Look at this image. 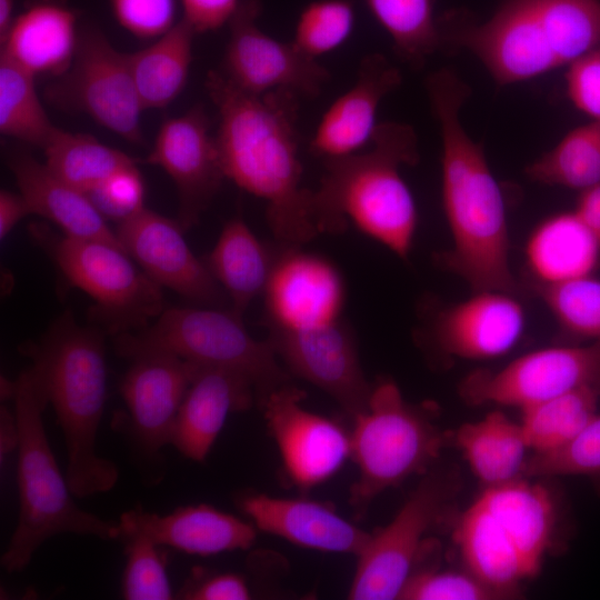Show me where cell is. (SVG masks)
I'll list each match as a JSON object with an SVG mask.
<instances>
[{
  "label": "cell",
  "mask_w": 600,
  "mask_h": 600,
  "mask_svg": "<svg viewBox=\"0 0 600 600\" xmlns=\"http://www.w3.org/2000/svg\"><path fill=\"white\" fill-rule=\"evenodd\" d=\"M554 524L550 492L518 478L489 486L462 514L454 540L468 571L504 599L538 574Z\"/></svg>",
  "instance_id": "7"
},
{
  "label": "cell",
  "mask_w": 600,
  "mask_h": 600,
  "mask_svg": "<svg viewBox=\"0 0 600 600\" xmlns=\"http://www.w3.org/2000/svg\"><path fill=\"white\" fill-rule=\"evenodd\" d=\"M456 441L474 474L488 487L518 479L523 472L529 448L521 426L500 411L461 426Z\"/></svg>",
  "instance_id": "31"
},
{
  "label": "cell",
  "mask_w": 600,
  "mask_h": 600,
  "mask_svg": "<svg viewBox=\"0 0 600 600\" xmlns=\"http://www.w3.org/2000/svg\"><path fill=\"white\" fill-rule=\"evenodd\" d=\"M599 402L600 389L583 387L522 409L528 448L542 452L564 444L598 413Z\"/></svg>",
  "instance_id": "33"
},
{
  "label": "cell",
  "mask_w": 600,
  "mask_h": 600,
  "mask_svg": "<svg viewBox=\"0 0 600 600\" xmlns=\"http://www.w3.org/2000/svg\"><path fill=\"white\" fill-rule=\"evenodd\" d=\"M419 159L414 130L379 123L363 152L323 159L324 173L311 190V214L319 233H341L351 221L360 231L407 259L418 210L400 168Z\"/></svg>",
  "instance_id": "4"
},
{
  "label": "cell",
  "mask_w": 600,
  "mask_h": 600,
  "mask_svg": "<svg viewBox=\"0 0 600 600\" xmlns=\"http://www.w3.org/2000/svg\"><path fill=\"white\" fill-rule=\"evenodd\" d=\"M401 83V73L380 53L361 60L354 84L323 113L310 141L313 156L339 158L370 146L383 98Z\"/></svg>",
  "instance_id": "21"
},
{
  "label": "cell",
  "mask_w": 600,
  "mask_h": 600,
  "mask_svg": "<svg viewBox=\"0 0 600 600\" xmlns=\"http://www.w3.org/2000/svg\"><path fill=\"white\" fill-rule=\"evenodd\" d=\"M31 213V209L19 192L9 190L0 192V238L4 239L12 228L26 216Z\"/></svg>",
  "instance_id": "47"
},
{
  "label": "cell",
  "mask_w": 600,
  "mask_h": 600,
  "mask_svg": "<svg viewBox=\"0 0 600 600\" xmlns=\"http://www.w3.org/2000/svg\"><path fill=\"white\" fill-rule=\"evenodd\" d=\"M7 163L31 213L51 220L67 236L121 247L116 231L110 229L88 196L61 181L44 163L26 152L11 153Z\"/></svg>",
  "instance_id": "27"
},
{
  "label": "cell",
  "mask_w": 600,
  "mask_h": 600,
  "mask_svg": "<svg viewBox=\"0 0 600 600\" xmlns=\"http://www.w3.org/2000/svg\"><path fill=\"white\" fill-rule=\"evenodd\" d=\"M118 23L139 38H158L176 22V0H110Z\"/></svg>",
  "instance_id": "43"
},
{
  "label": "cell",
  "mask_w": 600,
  "mask_h": 600,
  "mask_svg": "<svg viewBox=\"0 0 600 600\" xmlns=\"http://www.w3.org/2000/svg\"><path fill=\"white\" fill-rule=\"evenodd\" d=\"M44 151L47 168L61 181L88 193L117 171L136 164L127 153L94 137L56 128Z\"/></svg>",
  "instance_id": "32"
},
{
  "label": "cell",
  "mask_w": 600,
  "mask_h": 600,
  "mask_svg": "<svg viewBox=\"0 0 600 600\" xmlns=\"http://www.w3.org/2000/svg\"><path fill=\"white\" fill-rule=\"evenodd\" d=\"M183 600H248L251 598L249 586L237 573H193L176 596Z\"/></svg>",
  "instance_id": "45"
},
{
  "label": "cell",
  "mask_w": 600,
  "mask_h": 600,
  "mask_svg": "<svg viewBox=\"0 0 600 600\" xmlns=\"http://www.w3.org/2000/svg\"><path fill=\"white\" fill-rule=\"evenodd\" d=\"M530 179L582 191L600 182V121L568 132L528 168Z\"/></svg>",
  "instance_id": "34"
},
{
  "label": "cell",
  "mask_w": 600,
  "mask_h": 600,
  "mask_svg": "<svg viewBox=\"0 0 600 600\" xmlns=\"http://www.w3.org/2000/svg\"><path fill=\"white\" fill-rule=\"evenodd\" d=\"M526 477H600V413L573 438L548 451L534 452L526 460Z\"/></svg>",
  "instance_id": "40"
},
{
  "label": "cell",
  "mask_w": 600,
  "mask_h": 600,
  "mask_svg": "<svg viewBox=\"0 0 600 600\" xmlns=\"http://www.w3.org/2000/svg\"><path fill=\"white\" fill-rule=\"evenodd\" d=\"M14 0H0V43H2L8 36L16 16Z\"/></svg>",
  "instance_id": "50"
},
{
  "label": "cell",
  "mask_w": 600,
  "mask_h": 600,
  "mask_svg": "<svg viewBox=\"0 0 600 600\" xmlns=\"http://www.w3.org/2000/svg\"><path fill=\"white\" fill-rule=\"evenodd\" d=\"M261 10L259 0H241L228 23L222 74L252 94L283 89L299 97L318 96L330 79L329 71L292 41L283 42L262 31L258 26Z\"/></svg>",
  "instance_id": "15"
},
{
  "label": "cell",
  "mask_w": 600,
  "mask_h": 600,
  "mask_svg": "<svg viewBox=\"0 0 600 600\" xmlns=\"http://www.w3.org/2000/svg\"><path fill=\"white\" fill-rule=\"evenodd\" d=\"M178 220L148 208L118 223L116 234L124 251L161 288L204 307L224 308L228 297L189 248Z\"/></svg>",
  "instance_id": "17"
},
{
  "label": "cell",
  "mask_w": 600,
  "mask_h": 600,
  "mask_svg": "<svg viewBox=\"0 0 600 600\" xmlns=\"http://www.w3.org/2000/svg\"><path fill=\"white\" fill-rule=\"evenodd\" d=\"M426 88L440 128L442 203L452 238V248L440 262L459 274L472 292L514 294L502 192L482 147L460 120L469 86L453 70L443 68L427 78Z\"/></svg>",
  "instance_id": "2"
},
{
  "label": "cell",
  "mask_w": 600,
  "mask_h": 600,
  "mask_svg": "<svg viewBox=\"0 0 600 600\" xmlns=\"http://www.w3.org/2000/svg\"><path fill=\"white\" fill-rule=\"evenodd\" d=\"M219 126L216 142L223 174L267 202V222L286 247H301L319 231L311 214V190L301 186L298 98L290 90L252 94L222 73L204 82Z\"/></svg>",
  "instance_id": "1"
},
{
  "label": "cell",
  "mask_w": 600,
  "mask_h": 600,
  "mask_svg": "<svg viewBox=\"0 0 600 600\" xmlns=\"http://www.w3.org/2000/svg\"><path fill=\"white\" fill-rule=\"evenodd\" d=\"M238 504L259 530L312 550L358 557L371 537L318 501L253 493Z\"/></svg>",
  "instance_id": "24"
},
{
  "label": "cell",
  "mask_w": 600,
  "mask_h": 600,
  "mask_svg": "<svg viewBox=\"0 0 600 600\" xmlns=\"http://www.w3.org/2000/svg\"><path fill=\"white\" fill-rule=\"evenodd\" d=\"M398 599L402 600H491L501 599L472 573L422 570L412 572Z\"/></svg>",
  "instance_id": "41"
},
{
  "label": "cell",
  "mask_w": 600,
  "mask_h": 600,
  "mask_svg": "<svg viewBox=\"0 0 600 600\" xmlns=\"http://www.w3.org/2000/svg\"><path fill=\"white\" fill-rule=\"evenodd\" d=\"M126 566L121 594L127 600H170L176 598L167 573V552L146 537H121Z\"/></svg>",
  "instance_id": "39"
},
{
  "label": "cell",
  "mask_w": 600,
  "mask_h": 600,
  "mask_svg": "<svg viewBox=\"0 0 600 600\" xmlns=\"http://www.w3.org/2000/svg\"><path fill=\"white\" fill-rule=\"evenodd\" d=\"M129 359L132 363L120 386L127 412H119L112 426L128 437L139 460L159 466L197 363L167 351L140 352Z\"/></svg>",
  "instance_id": "13"
},
{
  "label": "cell",
  "mask_w": 600,
  "mask_h": 600,
  "mask_svg": "<svg viewBox=\"0 0 600 600\" xmlns=\"http://www.w3.org/2000/svg\"><path fill=\"white\" fill-rule=\"evenodd\" d=\"M182 19L196 33L220 29L229 23L241 0H180Z\"/></svg>",
  "instance_id": "46"
},
{
  "label": "cell",
  "mask_w": 600,
  "mask_h": 600,
  "mask_svg": "<svg viewBox=\"0 0 600 600\" xmlns=\"http://www.w3.org/2000/svg\"><path fill=\"white\" fill-rule=\"evenodd\" d=\"M19 430L14 411H10L7 407H1L0 413V460L3 459L14 449L18 448Z\"/></svg>",
  "instance_id": "49"
},
{
  "label": "cell",
  "mask_w": 600,
  "mask_h": 600,
  "mask_svg": "<svg viewBox=\"0 0 600 600\" xmlns=\"http://www.w3.org/2000/svg\"><path fill=\"white\" fill-rule=\"evenodd\" d=\"M456 489V478L450 471L433 470L426 474L391 522L371 533L357 557L349 599H398L413 572L426 533L441 518Z\"/></svg>",
  "instance_id": "12"
},
{
  "label": "cell",
  "mask_w": 600,
  "mask_h": 600,
  "mask_svg": "<svg viewBox=\"0 0 600 600\" xmlns=\"http://www.w3.org/2000/svg\"><path fill=\"white\" fill-rule=\"evenodd\" d=\"M86 194L106 219L118 223L144 208V183L137 164L117 171Z\"/></svg>",
  "instance_id": "42"
},
{
  "label": "cell",
  "mask_w": 600,
  "mask_h": 600,
  "mask_svg": "<svg viewBox=\"0 0 600 600\" xmlns=\"http://www.w3.org/2000/svg\"><path fill=\"white\" fill-rule=\"evenodd\" d=\"M31 229L63 276L96 301L93 312L109 333L140 330L166 309L162 288L120 246Z\"/></svg>",
  "instance_id": "10"
},
{
  "label": "cell",
  "mask_w": 600,
  "mask_h": 600,
  "mask_svg": "<svg viewBox=\"0 0 600 600\" xmlns=\"http://www.w3.org/2000/svg\"><path fill=\"white\" fill-rule=\"evenodd\" d=\"M171 178L179 196L178 222L196 226L226 179L216 137L202 107L166 119L146 160Z\"/></svg>",
  "instance_id": "19"
},
{
  "label": "cell",
  "mask_w": 600,
  "mask_h": 600,
  "mask_svg": "<svg viewBox=\"0 0 600 600\" xmlns=\"http://www.w3.org/2000/svg\"><path fill=\"white\" fill-rule=\"evenodd\" d=\"M34 78L0 52V132L43 149L57 127L43 108Z\"/></svg>",
  "instance_id": "35"
},
{
  "label": "cell",
  "mask_w": 600,
  "mask_h": 600,
  "mask_svg": "<svg viewBox=\"0 0 600 600\" xmlns=\"http://www.w3.org/2000/svg\"><path fill=\"white\" fill-rule=\"evenodd\" d=\"M566 88L568 98L579 111L600 121V50L568 66Z\"/></svg>",
  "instance_id": "44"
},
{
  "label": "cell",
  "mask_w": 600,
  "mask_h": 600,
  "mask_svg": "<svg viewBox=\"0 0 600 600\" xmlns=\"http://www.w3.org/2000/svg\"><path fill=\"white\" fill-rule=\"evenodd\" d=\"M354 22L350 0H316L301 11L292 42L301 52L318 60L348 40Z\"/></svg>",
  "instance_id": "38"
},
{
  "label": "cell",
  "mask_w": 600,
  "mask_h": 600,
  "mask_svg": "<svg viewBox=\"0 0 600 600\" xmlns=\"http://www.w3.org/2000/svg\"><path fill=\"white\" fill-rule=\"evenodd\" d=\"M574 212L600 246V182L580 191Z\"/></svg>",
  "instance_id": "48"
},
{
  "label": "cell",
  "mask_w": 600,
  "mask_h": 600,
  "mask_svg": "<svg viewBox=\"0 0 600 600\" xmlns=\"http://www.w3.org/2000/svg\"><path fill=\"white\" fill-rule=\"evenodd\" d=\"M600 389V343L551 347L529 352L498 371H477L461 383L464 400L521 410L562 393Z\"/></svg>",
  "instance_id": "14"
},
{
  "label": "cell",
  "mask_w": 600,
  "mask_h": 600,
  "mask_svg": "<svg viewBox=\"0 0 600 600\" xmlns=\"http://www.w3.org/2000/svg\"><path fill=\"white\" fill-rule=\"evenodd\" d=\"M57 108L88 114L127 141H142L144 110L132 78L129 53L118 51L96 28L80 31L69 68L44 90Z\"/></svg>",
  "instance_id": "11"
},
{
  "label": "cell",
  "mask_w": 600,
  "mask_h": 600,
  "mask_svg": "<svg viewBox=\"0 0 600 600\" xmlns=\"http://www.w3.org/2000/svg\"><path fill=\"white\" fill-rule=\"evenodd\" d=\"M353 420L351 454L359 478L351 487L349 502L361 519L378 494L426 472L438 458L442 439L391 380L372 387L367 409Z\"/></svg>",
  "instance_id": "9"
},
{
  "label": "cell",
  "mask_w": 600,
  "mask_h": 600,
  "mask_svg": "<svg viewBox=\"0 0 600 600\" xmlns=\"http://www.w3.org/2000/svg\"><path fill=\"white\" fill-rule=\"evenodd\" d=\"M367 6L392 39L397 53L412 67H420L442 40L434 17L433 0H366Z\"/></svg>",
  "instance_id": "36"
},
{
  "label": "cell",
  "mask_w": 600,
  "mask_h": 600,
  "mask_svg": "<svg viewBox=\"0 0 600 600\" xmlns=\"http://www.w3.org/2000/svg\"><path fill=\"white\" fill-rule=\"evenodd\" d=\"M119 538L139 534L159 546L198 556L247 550L257 537L256 528L233 514L200 503L158 514L141 507L120 516Z\"/></svg>",
  "instance_id": "22"
},
{
  "label": "cell",
  "mask_w": 600,
  "mask_h": 600,
  "mask_svg": "<svg viewBox=\"0 0 600 600\" xmlns=\"http://www.w3.org/2000/svg\"><path fill=\"white\" fill-rule=\"evenodd\" d=\"M304 397L288 383L271 392L262 408L289 477L299 488L310 489L341 468L351 442L337 422L304 409Z\"/></svg>",
  "instance_id": "18"
},
{
  "label": "cell",
  "mask_w": 600,
  "mask_h": 600,
  "mask_svg": "<svg viewBox=\"0 0 600 600\" xmlns=\"http://www.w3.org/2000/svg\"><path fill=\"white\" fill-rule=\"evenodd\" d=\"M116 349L126 358L146 351H167L190 362L234 372L247 379L262 407L274 390L290 383L268 340L254 339L242 316L231 308L164 309L147 327L117 336Z\"/></svg>",
  "instance_id": "8"
},
{
  "label": "cell",
  "mask_w": 600,
  "mask_h": 600,
  "mask_svg": "<svg viewBox=\"0 0 600 600\" xmlns=\"http://www.w3.org/2000/svg\"><path fill=\"white\" fill-rule=\"evenodd\" d=\"M526 258L538 284H554L594 273L600 246L573 210L542 221L528 239Z\"/></svg>",
  "instance_id": "28"
},
{
  "label": "cell",
  "mask_w": 600,
  "mask_h": 600,
  "mask_svg": "<svg viewBox=\"0 0 600 600\" xmlns=\"http://www.w3.org/2000/svg\"><path fill=\"white\" fill-rule=\"evenodd\" d=\"M281 247L262 293L267 328L302 330L339 320L344 302L339 271L300 247Z\"/></svg>",
  "instance_id": "20"
},
{
  "label": "cell",
  "mask_w": 600,
  "mask_h": 600,
  "mask_svg": "<svg viewBox=\"0 0 600 600\" xmlns=\"http://www.w3.org/2000/svg\"><path fill=\"white\" fill-rule=\"evenodd\" d=\"M276 254L236 216L222 228L204 263L226 292L231 309L243 316L251 301L263 293Z\"/></svg>",
  "instance_id": "29"
},
{
  "label": "cell",
  "mask_w": 600,
  "mask_h": 600,
  "mask_svg": "<svg viewBox=\"0 0 600 600\" xmlns=\"http://www.w3.org/2000/svg\"><path fill=\"white\" fill-rule=\"evenodd\" d=\"M438 23L442 47L470 51L501 86L600 50V0H503L486 21L453 10Z\"/></svg>",
  "instance_id": "3"
},
{
  "label": "cell",
  "mask_w": 600,
  "mask_h": 600,
  "mask_svg": "<svg viewBox=\"0 0 600 600\" xmlns=\"http://www.w3.org/2000/svg\"><path fill=\"white\" fill-rule=\"evenodd\" d=\"M257 401L251 383L226 369L197 364L180 406L171 446L183 457L204 462L229 413Z\"/></svg>",
  "instance_id": "25"
},
{
  "label": "cell",
  "mask_w": 600,
  "mask_h": 600,
  "mask_svg": "<svg viewBox=\"0 0 600 600\" xmlns=\"http://www.w3.org/2000/svg\"><path fill=\"white\" fill-rule=\"evenodd\" d=\"M268 329L267 340L291 373L323 390L352 418L367 409L372 387L352 330L343 321L302 330Z\"/></svg>",
  "instance_id": "16"
},
{
  "label": "cell",
  "mask_w": 600,
  "mask_h": 600,
  "mask_svg": "<svg viewBox=\"0 0 600 600\" xmlns=\"http://www.w3.org/2000/svg\"><path fill=\"white\" fill-rule=\"evenodd\" d=\"M79 36L78 14L62 0H28L0 52L34 76H60L72 62Z\"/></svg>",
  "instance_id": "26"
},
{
  "label": "cell",
  "mask_w": 600,
  "mask_h": 600,
  "mask_svg": "<svg viewBox=\"0 0 600 600\" xmlns=\"http://www.w3.org/2000/svg\"><path fill=\"white\" fill-rule=\"evenodd\" d=\"M524 323V310L513 293L483 290L442 310L433 331L447 353L490 359L504 354L518 342Z\"/></svg>",
  "instance_id": "23"
},
{
  "label": "cell",
  "mask_w": 600,
  "mask_h": 600,
  "mask_svg": "<svg viewBox=\"0 0 600 600\" xmlns=\"http://www.w3.org/2000/svg\"><path fill=\"white\" fill-rule=\"evenodd\" d=\"M18 442L19 518L1 567L24 570L38 548L61 533L118 540L119 524L80 509L48 441L42 413L49 403L42 368L32 360L13 381Z\"/></svg>",
  "instance_id": "5"
},
{
  "label": "cell",
  "mask_w": 600,
  "mask_h": 600,
  "mask_svg": "<svg viewBox=\"0 0 600 600\" xmlns=\"http://www.w3.org/2000/svg\"><path fill=\"white\" fill-rule=\"evenodd\" d=\"M197 33L181 19L148 47L129 53L130 69L146 109L170 104L183 90Z\"/></svg>",
  "instance_id": "30"
},
{
  "label": "cell",
  "mask_w": 600,
  "mask_h": 600,
  "mask_svg": "<svg viewBox=\"0 0 600 600\" xmlns=\"http://www.w3.org/2000/svg\"><path fill=\"white\" fill-rule=\"evenodd\" d=\"M559 326L579 340L600 343V277L593 273L554 284H538Z\"/></svg>",
  "instance_id": "37"
},
{
  "label": "cell",
  "mask_w": 600,
  "mask_h": 600,
  "mask_svg": "<svg viewBox=\"0 0 600 600\" xmlns=\"http://www.w3.org/2000/svg\"><path fill=\"white\" fill-rule=\"evenodd\" d=\"M28 354L43 371L49 403L64 439L66 478L73 497L110 491L119 470L96 449L106 401L103 334L66 317Z\"/></svg>",
  "instance_id": "6"
}]
</instances>
